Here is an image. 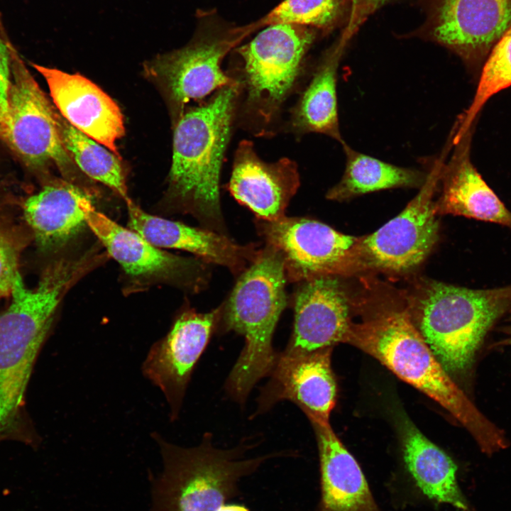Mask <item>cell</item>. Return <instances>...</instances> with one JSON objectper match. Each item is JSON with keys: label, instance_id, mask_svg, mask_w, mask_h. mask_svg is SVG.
Segmentation results:
<instances>
[{"label": "cell", "instance_id": "obj_1", "mask_svg": "<svg viewBox=\"0 0 511 511\" xmlns=\"http://www.w3.org/2000/svg\"><path fill=\"white\" fill-rule=\"evenodd\" d=\"M319 36L309 27L273 24L231 52L225 70L237 85L236 128L258 138L281 133L287 104L307 75Z\"/></svg>", "mask_w": 511, "mask_h": 511}, {"label": "cell", "instance_id": "obj_2", "mask_svg": "<svg viewBox=\"0 0 511 511\" xmlns=\"http://www.w3.org/2000/svg\"><path fill=\"white\" fill-rule=\"evenodd\" d=\"M237 85L226 86L182 114L173 137L170 197L177 211L202 226L229 236L221 209L220 180L236 128Z\"/></svg>", "mask_w": 511, "mask_h": 511}, {"label": "cell", "instance_id": "obj_3", "mask_svg": "<svg viewBox=\"0 0 511 511\" xmlns=\"http://www.w3.org/2000/svg\"><path fill=\"white\" fill-rule=\"evenodd\" d=\"M348 343L373 356L398 378L433 399L461 424L487 454L504 449L507 441L470 401L442 366L409 314L392 311L351 324Z\"/></svg>", "mask_w": 511, "mask_h": 511}, {"label": "cell", "instance_id": "obj_4", "mask_svg": "<svg viewBox=\"0 0 511 511\" xmlns=\"http://www.w3.org/2000/svg\"><path fill=\"white\" fill-rule=\"evenodd\" d=\"M287 282L280 252L265 243L218 307L216 333L233 331L245 341L225 385L227 393L241 405L255 385L270 375L276 364L278 353L273 348V339L289 302Z\"/></svg>", "mask_w": 511, "mask_h": 511}, {"label": "cell", "instance_id": "obj_5", "mask_svg": "<svg viewBox=\"0 0 511 511\" xmlns=\"http://www.w3.org/2000/svg\"><path fill=\"white\" fill-rule=\"evenodd\" d=\"M152 436L160 448L163 471L154 478L151 511H223L240 495L239 480L254 473L268 459L285 451L243 458L251 444L229 449L214 447L210 433L197 446L169 443L159 434Z\"/></svg>", "mask_w": 511, "mask_h": 511}, {"label": "cell", "instance_id": "obj_6", "mask_svg": "<svg viewBox=\"0 0 511 511\" xmlns=\"http://www.w3.org/2000/svg\"><path fill=\"white\" fill-rule=\"evenodd\" d=\"M72 285L71 276L53 266L43 269L32 288L20 273L15 278L11 302L0 313V433L16 417L35 360Z\"/></svg>", "mask_w": 511, "mask_h": 511}, {"label": "cell", "instance_id": "obj_7", "mask_svg": "<svg viewBox=\"0 0 511 511\" xmlns=\"http://www.w3.org/2000/svg\"><path fill=\"white\" fill-rule=\"evenodd\" d=\"M509 311L511 285L472 290L436 282L420 302L418 330L449 373L465 376L489 329Z\"/></svg>", "mask_w": 511, "mask_h": 511}, {"label": "cell", "instance_id": "obj_8", "mask_svg": "<svg viewBox=\"0 0 511 511\" xmlns=\"http://www.w3.org/2000/svg\"><path fill=\"white\" fill-rule=\"evenodd\" d=\"M197 26L184 47L158 57L151 70L165 81L177 109L191 101H203L236 82L223 69L227 55L253 33L248 24L237 26L216 11H197Z\"/></svg>", "mask_w": 511, "mask_h": 511}, {"label": "cell", "instance_id": "obj_9", "mask_svg": "<svg viewBox=\"0 0 511 511\" xmlns=\"http://www.w3.org/2000/svg\"><path fill=\"white\" fill-rule=\"evenodd\" d=\"M442 159L434 162L419 192L400 214L374 233L358 238L346 271L368 268L401 273L425 259L438 239L433 197L439 187Z\"/></svg>", "mask_w": 511, "mask_h": 511}, {"label": "cell", "instance_id": "obj_10", "mask_svg": "<svg viewBox=\"0 0 511 511\" xmlns=\"http://www.w3.org/2000/svg\"><path fill=\"white\" fill-rule=\"evenodd\" d=\"M11 130L6 145L31 172L41 177L50 165L67 175L72 158L60 133L55 109L9 43Z\"/></svg>", "mask_w": 511, "mask_h": 511}, {"label": "cell", "instance_id": "obj_11", "mask_svg": "<svg viewBox=\"0 0 511 511\" xmlns=\"http://www.w3.org/2000/svg\"><path fill=\"white\" fill-rule=\"evenodd\" d=\"M425 21L412 35L478 68L511 26V0H422Z\"/></svg>", "mask_w": 511, "mask_h": 511}, {"label": "cell", "instance_id": "obj_12", "mask_svg": "<svg viewBox=\"0 0 511 511\" xmlns=\"http://www.w3.org/2000/svg\"><path fill=\"white\" fill-rule=\"evenodd\" d=\"M254 224L265 243L280 252L289 282L346 273L358 240L307 217L285 215L275 221L256 218Z\"/></svg>", "mask_w": 511, "mask_h": 511}, {"label": "cell", "instance_id": "obj_13", "mask_svg": "<svg viewBox=\"0 0 511 511\" xmlns=\"http://www.w3.org/2000/svg\"><path fill=\"white\" fill-rule=\"evenodd\" d=\"M219 307L208 312L187 308L170 331L150 348L143 375L163 393L170 420L177 419L193 370L212 335L216 333Z\"/></svg>", "mask_w": 511, "mask_h": 511}, {"label": "cell", "instance_id": "obj_14", "mask_svg": "<svg viewBox=\"0 0 511 511\" xmlns=\"http://www.w3.org/2000/svg\"><path fill=\"white\" fill-rule=\"evenodd\" d=\"M85 221L108 254L129 275L164 280L192 292H200L208 286L211 265L204 260L161 251L137 232L97 211L92 202L86 207Z\"/></svg>", "mask_w": 511, "mask_h": 511}, {"label": "cell", "instance_id": "obj_15", "mask_svg": "<svg viewBox=\"0 0 511 511\" xmlns=\"http://www.w3.org/2000/svg\"><path fill=\"white\" fill-rule=\"evenodd\" d=\"M402 460V478L388 483L397 507L449 505L470 511L457 481L456 463L412 425L407 427L404 435Z\"/></svg>", "mask_w": 511, "mask_h": 511}, {"label": "cell", "instance_id": "obj_16", "mask_svg": "<svg viewBox=\"0 0 511 511\" xmlns=\"http://www.w3.org/2000/svg\"><path fill=\"white\" fill-rule=\"evenodd\" d=\"M331 351L332 348H326L299 354L278 353L271 378L260 392L256 414L289 400L310 422L329 423L336 399Z\"/></svg>", "mask_w": 511, "mask_h": 511}, {"label": "cell", "instance_id": "obj_17", "mask_svg": "<svg viewBox=\"0 0 511 511\" xmlns=\"http://www.w3.org/2000/svg\"><path fill=\"white\" fill-rule=\"evenodd\" d=\"M290 299L292 331L285 354L312 352L345 342L351 326L346 294L334 275L296 283Z\"/></svg>", "mask_w": 511, "mask_h": 511}, {"label": "cell", "instance_id": "obj_18", "mask_svg": "<svg viewBox=\"0 0 511 511\" xmlns=\"http://www.w3.org/2000/svg\"><path fill=\"white\" fill-rule=\"evenodd\" d=\"M300 186L298 165L295 160L283 157L266 162L258 155L251 141L239 142L226 188L256 219L275 221L285 216Z\"/></svg>", "mask_w": 511, "mask_h": 511}, {"label": "cell", "instance_id": "obj_19", "mask_svg": "<svg viewBox=\"0 0 511 511\" xmlns=\"http://www.w3.org/2000/svg\"><path fill=\"white\" fill-rule=\"evenodd\" d=\"M44 77L60 115L72 126L119 155L116 142L124 134L116 102L97 85L77 74L33 64Z\"/></svg>", "mask_w": 511, "mask_h": 511}, {"label": "cell", "instance_id": "obj_20", "mask_svg": "<svg viewBox=\"0 0 511 511\" xmlns=\"http://www.w3.org/2000/svg\"><path fill=\"white\" fill-rule=\"evenodd\" d=\"M126 205L131 229L153 246L188 251L211 265L227 268L235 276L256 260L262 248L257 243L238 244L229 236L150 214L131 200Z\"/></svg>", "mask_w": 511, "mask_h": 511}, {"label": "cell", "instance_id": "obj_21", "mask_svg": "<svg viewBox=\"0 0 511 511\" xmlns=\"http://www.w3.org/2000/svg\"><path fill=\"white\" fill-rule=\"evenodd\" d=\"M348 42L339 36L315 61L286 111L281 133L300 140L309 133H319L345 143L339 127L337 105L338 70Z\"/></svg>", "mask_w": 511, "mask_h": 511}, {"label": "cell", "instance_id": "obj_22", "mask_svg": "<svg viewBox=\"0 0 511 511\" xmlns=\"http://www.w3.org/2000/svg\"><path fill=\"white\" fill-rule=\"evenodd\" d=\"M472 128L451 137L453 152L443 160L436 215L463 216L511 229V212L485 183L471 160Z\"/></svg>", "mask_w": 511, "mask_h": 511}, {"label": "cell", "instance_id": "obj_23", "mask_svg": "<svg viewBox=\"0 0 511 511\" xmlns=\"http://www.w3.org/2000/svg\"><path fill=\"white\" fill-rule=\"evenodd\" d=\"M91 202L83 190L62 180L47 181L23 199V221L38 250L55 252L87 226L85 209Z\"/></svg>", "mask_w": 511, "mask_h": 511}, {"label": "cell", "instance_id": "obj_24", "mask_svg": "<svg viewBox=\"0 0 511 511\" xmlns=\"http://www.w3.org/2000/svg\"><path fill=\"white\" fill-rule=\"evenodd\" d=\"M311 424L319 457L320 498L316 511H383L360 465L330 423Z\"/></svg>", "mask_w": 511, "mask_h": 511}, {"label": "cell", "instance_id": "obj_25", "mask_svg": "<svg viewBox=\"0 0 511 511\" xmlns=\"http://www.w3.org/2000/svg\"><path fill=\"white\" fill-rule=\"evenodd\" d=\"M342 148L346 156L344 172L340 181L330 188L326 197L343 201L352 197L398 187H421L427 173L419 170L395 165L351 148Z\"/></svg>", "mask_w": 511, "mask_h": 511}, {"label": "cell", "instance_id": "obj_26", "mask_svg": "<svg viewBox=\"0 0 511 511\" xmlns=\"http://www.w3.org/2000/svg\"><path fill=\"white\" fill-rule=\"evenodd\" d=\"M57 120L64 146L79 167L92 179L103 183L130 201L119 156L68 123L59 112Z\"/></svg>", "mask_w": 511, "mask_h": 511}, {"label": "cell", "instance_id": "obj_27", "mask_svg": "<svg viewBox=\"0 0 511 511\" xmlns=\"http://www.w3.org/2000/svg\"><path fill=\"white\" fill-rule=\"evenodd\" d=\"M351 7V0H284L250 25L256 31L273 24H296L324 36L346 26Z\"/></svg>", "mask_w": 511, "mask_h": 511}, {"label": "cell", "instance_id": "obj_28", "mask_svg": "<svg viewBox=\"0 0 511 511\" xmlns=\"http://www.w3.org/2000/svg\"><path fill=\"white\" fill-rule=\"evenodd\" d=\"M511 86V26L493 46L483 65L474 98L457 125L467 131L486 101Z\"/></svg>", "mask_w": 511, "mask_h": 511}, {"label": "cell", "instance_id": "obj_29", "mask_svg": "<svg viewBox=\"0 0 511 511\" xmlns=\"http://www.w3.org/2000/svg\"><path fill=\"white\" fill-rule=\"evenodd\" d=\"M31 241L23 221L0 213V299L10 296L21 257Z\"/></svg>", "mask_w": 511, "mask_h": 511}, {"label": "cell", "instance_id": "obj_30", "mask_svg": "<svg viewBox=\"0 0 511 511\" xmlns=\"http://www.w3.org/2000/svg\"><path fill=\"white\" fill-rule=\"evenodd\" d=\"M9 43L0 35V140L6 145L11 130L9 95L11 67Z\"/></svg>", "mask_w": 511, "mask_h": 511}, {"label": "cell", "instance_id": "obj_31", "mask_svg": "<svg viewBox=\"0 0 511 511\" xmlns=\"http://www.w3.org/2000/svg\"><path fill=\"white\" fill-rule=\"evenodd\" d=\"M392 1L393 0H351L349 17L340 36L350 42L372 14Z\"/></svg>", "mask_w": 511, "mask_h": 511}, {"label": "cell", "instance_id": "obj_32", "mask_svg": "<svg viewBox=\"0 0 511 511\" xmlns=\"http://www.w3.org/2000/svg\"><path fill=\"white\" fill-rule=\"evenodd\" d=\"M511 312V311H510ZM505 337L496 344V346H511V316L509 324L503 329Z\"/></svg>", "mask_w": 511, "mask_h": 511}]
</instances>
